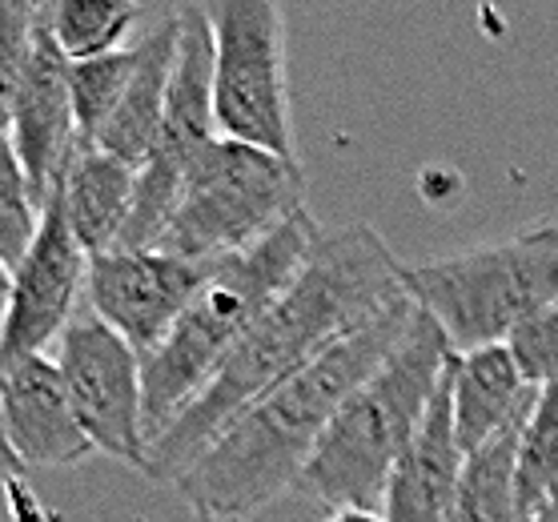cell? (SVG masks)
I'll list each match as a JSON object with an SVG mask.
<instances>
[{
  "mask_svg": "<svg viewBox=\"0 0 558 522\" xmlns=\"http://www.w3.org/2000/svg\"><path fill=\"white\" fill-rule=\"evenodd\" d=\"M37 25H40V4L0 0V137H9V129H13L16 93H21L28 57H33Z\"/></svg>",
  "mask_w": 558,
  "mask_h": 522,
  "instance_id": "7402d4cb",
  "label": "cell"
},
{
  "mask_svg": "<svg viewBox=\"0 0 558 522\" xmlns=\"http://www.w3.org/2000/svg\"><path fill=\"white\" fill-rule=\"evenodd\" d=\"M205 16L214 33L217 133L298 161L281 9L274 0H214Z\"/></svg>",
  "mask_w": 558,
  "mask_h": 522,
  "instance_id": "52a82bcc",
  "label": "cell"
},
{
  "mask_svg": "<svg viewBox=\"0 0 558 522\" xmlns=\"http://www.w3.org/2000/svg\"><path fill=\"white\" fill-rule=\"evenodd\" d=\"M193 522H238V519H205V514H193Z\"/></svg>",
  "mask_w": 558,
  "mask_h": 522,
  "instance_id": "f1b7e54d",
  "label": "cell"
},
{
  "mask_svg": "<svg viewBox=\"0 0 558 522\" xmlns=\"http://www.w3.org/2000/svg\"><path fill=\"white\" fill-rule=\"evenodd\" d=\"M302 209H310L302 161L217 137L185 178L178 209L153 250L190 262H221L266 242Z\"/></svg>",
  "mask_w": 558,
  "mask_h": 522,
  "instance_id": "8992f818",
  "label": "cell"
},
{
  "mask_svg": "<svg viewBox=\"0 0 558 522\" xmlns=\"http://www.w3.org/2000/svg\"><path fill=\"white\" fill-rule=\"evenodd\" d=\"M0 414L25 466H81L97 454V446L76 422L73 398L52 354L0 369Z\"/></svg>",
  "mask_w": 558,
  "mask_h": 522,
  "instance_id": "4fadbf2b",
  "label": "cell"
},
{
  "mask_svg": "<svg viewBox=\"0 0 558 522\" xmlns=\"http://www.w3.org/2000/svg\"><path fill=\"white\" fill-rule=\"evenodd\" d=\"M9 290H13V269L4 266V257H0V298H9Z\"/></svg>",
  "mask_w": 558,
  "mask_h": 522,
  "instance_id": "4316f807",
  "label": "cell"
},
{
  "mask_svg": "<svg viewBox=\"0 0 558 522\" xmlns=\"http://www.w3.org/2000/svg\"><path fill=\"white\" fill-rule=\"evenodd\" d=\"M330 522H386V519H381V510H338V514H330Z\"/></svg>",
  "mask_w": 558,
  "mask_h": 522,
  "instance_id": "d4e9b609",
  "label": "cell"
},
{
  "mask_svg": "<svg viewBox=\"0 0 558 522\" xmlns=\"http://www.w3.org/2000/svg\"><path fill=\"white\" fill-rule=\"evenodd\" d=\"M52 357L61 366L64 390L73 398L76 422L97 446V454H109L145 474L149 466L145 357L93 309L76 314Z\"/></svg>",
  "mask_w": 558,
  "mask_h": 522,
  "instance_id": "9c48e42d",
  "label": "cell"
},
{
  "mask_svg": "<svg viewBox=\"0 0 558 522\" xmlns=\"http://www.w3.org/2000/svg\"><path fill=\"white\" fill-rule=\"evenodd\" d=\"M514 486H519V510L526 522L546 498L558 495V383L538 390L531 414L522 422Z\"/></svg>",
  "mask_w": 558,
  "mask_h": 522,
  "instance_id": "d6986e66",
  "label": "cell"
},
{
  "mask_svg": "<svg viewBox=\"0 0 558 522\" xmlns=\"http://www.w3.org/2000/svg\"><path fill=\"white\" fill-rule=\"evenodd\" d=\"M178 49H181V16L169 13L161 25H153L145 37L137 40V69L129 81L125 97L117 105V113L109 117V125L101 129V137L93 149L121 157L129 166L145 169L161 121H166L169 105V85H173V69H178Z\"/></svg>",
  "mask_w": 558,
  "mask_h": 522,
  "instance_id": "2e32d148",
  "label": "cell"
},
{
  "mask_svg": "<svg viewBox=\"0 0 558 522\" xmlns=\"http://www.w3.org/2000/svg\"><path fill=\"white\" fill-rule=\"evenodd\" d=\"M214 262L166 254V250H109L89 257V309L109 321L141 357L166 342L181 314L209 278Z\"/></svg>",
  "mask_w": 558,
  "mask_h": 522,
  "instance_id": "8fae6325",
  "label": "cell"
},
{
  "mask_svg": "<svg viewBox=\"0 0 558 522\" xmlns=\"http://www.w3.org/2000/svg\"><path fill=\"white\" fill-rule=\"evenodd\" d=\"M137 181L141 169L121 157L105 154V149H85V145L73 149L57 185H61L73 238L89 257L109 254L125 242L133 205H137Z\"/></svg>",
  "mask_w": 558,
  "mask_h": 522,
  "instance_id": "e0dca14e",
  "label": "cell"
},
{
  "mask_svg": "<svg viewBox=\"0 0 558 522\" xmlns=\"http://www.w3.org/2000/svg\"><path fill=\"white\" fill-rule=\"evenodd\" d=\"M531 522H558V495H555V498H546L543 507H538V510L531 514Z\"/></svg>",
  "mask_w": 558,
  "mask_h": 522,
  "instance_id": "484cf974",
  "label": "cell"
},
{
  "mask_svg": "<svg viewBox=\"0 0 558 522\" xmlns=\"http://www.w3.org/2000/svg\"><path fill=\"white\" fill-rule=\"evenodd\" d=\"M322 226L310 209L293 214L266 242L209 266V278L181 314L166 342L145 357V430L149 446L197 402L229 354L245 342L290 281L302 274L322 242Z\"/></svg>",
  "mask_w": 558,
  "mask_h": 522,
  "instance_id": "3957f363",
  "label": "cell"
},
{
  "mask_svg": "<svg viewBox=\"0 0 558 522\" xmlns=\"http://www.w3.org/2000/svg\"><path fill=\"white\" fill-rule=\"evenodd\" d=\"M507 350L519 362L526 386L543 390V386L558 383V302L546 306L543 314H534L531 321H522L519 330L507 338Z\"/></svg>",
  "mask_w": 558,
  "mask_h": 522,
  "instance_id": "603a6c76",
  "label": "cell"
},
{
  "mask_svg": "<svg viewBox=\"0 0 558 522\" xmlns=\"http://www.w3.org/2000/svg\"><path fill=\"white\" fill-rule=\"evenodd\" d=\"M450 357L442 326L418 309L390 357L345 398L293 490L330 514L381 510L393 466L414 442Z\"/></svg>",
  "mask_w": 558,
  "mask_h": 522,
  "instance_id": "277c9868",
  "label": "cell"
},
{
  "mask_svg": "<svg viewBox=\"0 0 558 522\" xmlns=\"http://www.w3.org/2000/svg\"><path fill=\"white\" fill-rule=\"evenodd\" d=\"M414 306L442 326L454 354L502 345L558 302V221H534L502 242L407 266Z\"/></svg>",
  "mask_w": 558,
  "mask_h": 522,
  "instance_id": "5b68a950",
  "label": "cell"
},
{
  "mask_svg": "<svg viewBox=\"0 0 558 522\" xmlns=\"http://www.w3.org/2000/svg\"><path fill=\"white\" fill-rule=\"evenodd\" d=\"M178 16L181 49L173 85H169L166 121H161L149 161L141 169L133 221L117 250H149L161 242L169 217L178 209L181 190H185V178L209 154V145L221 137L214 117V33H209L205 4H185L178 9Z\"/></svg>",
  "mask_w": 558,
  "mask_h": 522,
  "instance_id": "ba28073f",
  "label": "cell"
},
{
  "mask_svg": "<svg viewBox=\"0 0 558 522\" xmlns=\"http://www.w3.org/2000/svg\"><path fill=\"white\" fill-rule=\"evenodd\" d=\"M25 462L16 459L13 438H9V426H4V414H0V486L13 490L16 483H25Z\"/></svg>",
  "mask_w": 558,
  "mask_h": 522,
  "instance_id": "cb8c5ba5",
  "label": "cell"
},
{
  "mask_svg": "<svg viewBox=\"0 0 558 522\" xmlns=\"http://www.w3.org/2000/svg\"><path fill=\"white\" fill-rule=\"evenodd\" d=\"M40 214L45 209H40L37 193L28 185V173L16 157L13 141L0 137V257L9 269L21 266L33 242H37Z\"/></svg>",
  "mask_w": 558,
  "mask_h": 522,
  "instance_id": "44dd1931",
  "label": "cell"
},
{
  "mask_svg": "<svg viewBox=\"0 0 558 522\" xmlns=\"http://www.w3.org/2000/svg\"><path fill=\"white\" fill-rule=\"evenodd\" d=\"M466 474V454L454 434V398H450V366L434 390V402L422 418L414 442L398 459L381 498L386 522H446Z\"/></svg>",
  "mask_w": 558,
  "mask_h": 522,
  "instance_id": "5bb4252c",
  "label": "cell"
},
{
  "mask_svg": "<svg viewBox=\"0 0 558 522\" xmlns=\"http://www.w3.org/2000/svg\"><path fill=\"white\" fill-rule=\"evenodd\" d=\"M4 309H9V298H0V333H4Z\"/></svg>",
  "mask_w": 558,
  "mask_h": 522,
  "instance_id": "83f0119b",
  "label": "cell"
},
{
  "mask_svg": "<svg viewBox=\"0 0 558 522\" xmlns=\"http://www.w3.org/2000/svg\"><path fill=\"white\" fill-rule=\"evenodd\" d=\"M414 314H418L414 298H402L398 306L366 321L362 330H354L305 369H298L293 378H286L278 390L257 398L181 474L178 495L190 502L193 514L250 522L281 490L298 486L326 430L338 418V410L345 406V398L390 357V350L410 330Z\"/></svg>",
  "mask_w": 558,
  "mask_h": 522,
  "instance_id": "7a4b0ae2",
  "label": "cell"
},
{
  "mask_svg": "<svg viewBox=\"0 0 558 522\" xmlns=\"http://www.w3.org/2000/svg\"><path fill=\"white\" fill-rule=\"evenodd\" d=\"M534 386H526L514 354L502 345H483L470 354L450 357V398H454V434L462 454L474 459L495 442L510 422L534 402Z\"/></svg>",
  "mask_w": 558,
  "mask_h": 522,
  "instance_id": "9a60e30c",
  "label": "cell"
},
{
  "mask_svg": "<svg viewBox=\"0 0 558 522\" xmlns=\"http://www.w3.org/2000/svg\"><path fill=\"white\" fill-rule=\"evenodd\" d=\"M137 69V45L101 57V61H81L69 73V89H73V113H76V145L93 149L101 129L109 125V117L117 113V105L125 97L129 81Z\"/></svg>",
  "mask_w": 558,
  "mask_h": 522,
  "instance_id": "ffe728a7",
  "label": "cell"
},
{
  "mask_svg": "<svg viewBox=\"0 0 558 522\" xmlns=\"http://www.w3.org/2000/svg\"><path fill=\"white\" fill-rule=\"evenodd\" d=\"M69 73H73V64L52 37L45 4H40L37 40H33V57H28L25 81L16 93L13 129H9V141H13L16 157L25 166L40 209L49 205L52 190L64 178V166L76 149V113Z\"/></svg>",
  "mask_w": 558,
  "mask_h": 522,
  "instance_id": "7c38bea8",
  "label": "cell"
},
{
  "mask_svg": "<svg viewBox=\"0 0 558 522\" xmlns=\"http://www.w3.org/2000/svg\"><path fill=\"white\" fill-rule=\"evenodd\" d=\"M45 16L69 64H81L129 49V33L145 13L129 0H52L45 4Z\"/></svg>",
  "mask_w": 558,
  "mask_h": 522,
  "instance_id": "ac0fdd59",
  "label": "cell"
},
{
  "mask_svg": "<svg viewBox=\"0 0 558 522\" xmlns=\"http://www.w3.org/2000/svg\"><path fill=\"white\" fill-rule=\"evenodd\" d=\"M407 290V266L398 262L374 226L326 230L290 290L257 318L245 342L229 354L217 378L197 402L149 446L145 478L178 486L181 474L254 406L257 398L278 390L286 378L305 369L330 345L362 330L366 321L398 306Z\"/></svg>",
  "mask_w": 558,
  "mask_h": 522,
  "instance_id": "6da1fadb",
  "label": "cell"
},
{
  "mask_svg": "<svg viewBox=\"0 0 558 522\" xmlns=\"http://www.w3.org/2000/svg\"><path fill=\"white\" fill-rule=\"evenodd\" d=\"M85 290H89V254L73 238L61 185H57L40 214L37 242L13 269L4 333H0V369L49 354V345L61 342L64 330L81 314Z\"/></svg>",
  "mask_w": 558,
  "mask_h": 522,
  "instance_id": "30bf717a",
  "label": "cell"
}]
</instances>
